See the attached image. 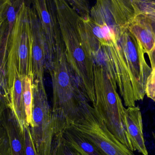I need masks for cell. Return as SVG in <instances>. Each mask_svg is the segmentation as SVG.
Masks as SVG:
<instances>
[{"label":"cell","instance_id":"15","mask_svg":"<svg viewBox=\"0 0 155 155\" xmlns=\"http://www.w3.org/2000/svg\"><path fill=\"white\" fill-rule=\"evenodd\" d=\"M23 77L16 72L10 90V106L15 114L21 128L23 126L27 124L23 96Z\"/></svg>","mask_w":155,"mask_h":155},{"label":"cell","instance_id":"2","mask_svg":"<svg viewBox=\"0 0 155 155\" xmlns=\"http://www.w3.org/2000/svg\"><path fill=\"white\" fill-rule=\"evenodd\" d=\"M48 71L52 82L53 115L59 125L68 126L87 101L68 64L62 36L57 41L53 66Z\"/></svg>","mask_w":155,"mask_h":155},{"label":"cell","instance_id":"8","mask_svg":"<svg viewBox=\"0 0 155 155\" xmlns=\"http://www.w3.org/2000/svg\"><path fill=\"white\" fill-rule=\"evenodd\" d=\"M32 7L39 19L45 43V69L50 70L53 66L57 42L61 35L54 1L35 0Z\"/></svg>","mask_w":155,"mask_h":155},{"label":"cell","instance_id":"12","mask_svg":"<svg viewBox=\"0 0 155 155\" xmlns=\"http://www.w3.org/2000/svg\"><path fill=\"white\" fill-rule=\"evenodd\" d=\"M125 126L132 151L148 155L143 133L142 113L139 106H136L126 108Z\"/></svg>","mask_w":155,"mask_h":155},{"label":"cell","instance_id":"26","mask_svg":"<svg viewBox=\"0 0 155 155\" xmlns=\"http://www.w3.org/2000/svg\"><path fill=\"white\" fill-rule=\"evenodd\" d=\"M74 152H75V154H76V155H84L82 153H80V152H77V151H74Z\"/></svg>","mask_w":155,"mask_h":155},{"label":"cell","instance_id":"25","mask_svg":"<svg viewBox=\"0 0 155 155\" xmlns=\"http://www.w3.org/2000/svg\"><path fill=\"white\" fill-rule=\"evenodd\" d=\"M4 21V15L3 17H1L0 18V26L2 25V24L3 22Z\"/></svg>","mask_w":155,"mask_h":155},{"label":"cell","instance_id":"1","mask_svg":"<svg viewBox=\"0 0 155 155\" xmlns=\"http://www.w3.org/2000/svg\"><path fill=\"white\" fill-rule=\"evenodd\" d=\"M68 64L87 102L95 103L94 66L81 17L64 0H54Z\"/></svg>","mask_w":155,"mask_h":155},{"label":"cell","instance_id":"16","mask_svg":"<svg viewBox=\"0 0 155 155\" xmlns=\"http://www.w3.org/2000/svg\"><path fill=\"white\" fill-rule=\"evenodd\" d=\"M33 80L29 76L23 78V96L24 105L26 115V123L29 126L32 125Z\"/></svg>","mask_w":155,"mask_h":155},{"label":"cell","instance_id":"13","mask_svg":"<svg viewBox=\"0 0 155 155\" xmlns=\"http://www.w3.org/2000/svg\"><path fill=\"white\" fill-rule=\"evenodd\" d=\"M2 126L8 137L11 155H26L22 129L10 106L5 113Z\"/></svg>","mask_w":155,"mask_h":155},{"label":"cell","instance_id":"22","mask_svg":"<svg viewBox=\"0 0 155 155\" xmlns=\"http://www.w3.org/2000/svg\"><path fill=\"white\" fill-rule=\"evenodd\" d=\"M0 155H11L8 137L2 126L0 127Z\"/></svg>","mask_w":155,"mask_h":155},{"label":"cell","instance_id":"5","mask_svg":"<svg viewBox=\"0 0 155 155\" xmlns=\"http://www.w3.org/2000/svg\"><path fill=\"white\" fill-rule=\"evenodd\" d=\"M32 138L38 155H52L57 135L61 133L49 105L44 82L32 85Z\"/></svg>","mask_w":155,"mask_h":155},{"label":"cell","instance_id":"3","mask_svg":"<svg viewBox=\"0 0 155 155\" xmlns=\"http://www.w3.org/2000/svg\"><path fill=\"white\" fill-rule=\"evenodd\" d=\"M94 76L96 99L93 107L110 132L131 150L125 126L126 108L117 93L116 83L104 67L95 64L94 66Z\"/></svg>","mask_w":155,"mask_h":155},{"label":"cell","instance_id":"9","mask_svg":"<svg viewBox=\"0 0 155 155\" xmlns=\"http://www.w3.org/2000/svg\"><path fill=\"white\" fill-rule=\"evenodd\" d=\"M22 2L11 1L4 15L3 22L0 26V90L10 103L7 70L8 44L16 14Z\"/></svg>","mask_w":155,"mask_h":155},{"label":"cell","instance_id":"23","mask_svg":"<svg viewBox=\"0 0 155 155\" xmlns=\"http://www.w3.org/2000/svg\"><path fill=\"white\" fill-rule=\"evenodd\" d=\"M9 106L10 103L0 90V127L2 126V122L5 113Z\"/></svg>","mask_w":155,"mask_h":155},{"label":"cell","instance_id":"4","mask_svg":"<svg viewBox=\"0 0 155 155\" xmlns=\"http://www.w3.org/2000/svg\"><path fill=\"white\" fill-rule=\"evenodd\" d=\"M30 4L22 1L10 35L7 57L9 91L16 72L29 76L33 82L31 56V32L29 16Z\"/></svg>","mask_w":155,"mask_h":155},{"label":"cell","instance_id":"6","mask_svg":"<svg viewBox=\"0 0 155 155\" xmlns=\"http://www.w3.org/2000/svg\"><path fill=\"white\" fill-rule=\"evenodd\" d=\"M68 126L72 127L105 155H135L110 132L97 111L88 102L78 117Z\"/></svg>","mask_w":155,"mask_h":155},{"label":"cell","instance_id":"18","mask_svg":"<svg viewBox=\"0 0 155 155\" xmlns=\"http://www.w3.org/2000/svg\"><path fill=\"white\" fill-rule=\"evenodd\" d=\"M52 155H76L75 152L64 141L62 132L57 135Z\"/></svg>","mask_w":155,"mask_h":155},{"label":"cell","instance_id":"27","mask_svg":"<svg viewBox=\"0 0 155 155\" xmlns=\"http://www.w3.org/2000/svg\"><path fill=\"white\" fill-rule=\"evenodd\" d=\"M153 134L154 137V138L155 139V134H154V133Z\"/></svg>","mask_w":155,"mask_h":155},{"label":"cell","instance_id":"21","mask_svg":"<svg viewBox=\"0 0 155 155\" xmlns=\"http://www.w3.org/2000/svg\"><path fill=\"white\" fill-rule=\"evenodd\" d=\"M146 95L155 102V68L147 77L146 84Z\"/></svg>","mask_w":155,"mask_h":155},{"label":"cell","instance_id":"24","mask_svg":"<svg viewBox=\"0 0 155 155\" xmlns=\"http://www.w3.org/2000/svg\"><path fill=\"white\" fill-rule=\"evenodd\" d=\"M10 2V0H0V18L3 16Z\"/></svg>","mask_w":155,"mask_h":155},{"label":"cell","instance_id":"7","mask_svg":"<svg viewBox=\"0 0 155 155\" xmlns=\"http://www.w3.org/2000/svg\"><path fill=\"white\" fill-rule=\"evenodd\" d=\"M136 13L134 0H99L90 10V16L97 23L115 32L127 26Z\"/></svg>","mask_w":155,"mask_h":155},{"label":"cell","instance_id":"14","mask_svg":"<svg viewBox=\"0 0 155 155\" xmlns=\"http://www.w3.org/2000/svg\"><path fill=\"white\" fill-rule=\"evenodd\" d=\"M62 134L64 141L74 151L84 155H105L71 126H65L63 130Z\"/></svg>","mask_w":155,"mask_h":155},{"label":"cell","instance_id":"10","mask_svg":"<svg viewBox=\"0 0 155 155\" xmlns=\"http://www.w3.org/2000/svg\"><path fill=\"white\" fill-rule=\"evenodd\" d=\"M128 29L141 43L145 53L148 56L151 68L155 69V17L136 12L129 21Z\"/></svg>","mask_w":155,"mask_h":155},{"label":"cell","instance_id":"19","mask_svg":"<svg viewBox=\"0 0 155 155\" xmlns=\"http://www.w3.org/2000/svg\"><path fill=\"white\" fill-rule=\"evenodd\" d=\"M136 12L153 16L155 18V1L134 0Z\"/></svg>","mask_w":155,"mask_h":155},{"label":"cell","instance_id":"17","mask_svg":"<svg viewBox=\"0 0 155 155\" xmlns=\"http://www.w3.org/2000/svg\"><path fill=\"white\" fill-rule=\"evenodd\" d=\"M66 1L82 19L86 20L90 17L91 9L89 8L88 1L84 0H69Z\"/></svg>","mask_w":155,"mask_h":155},{"label":"cell","instance_id":"20","mask_svg":"<svg viewBox=\"0 0 155 155\" xmlns=\"http://www.w3.org/2000/svg\"><path fill=\"white\" fill-rule=\"evenodd\" d=\"M25 146V154L26 155H38L30 131V126L25 124L22 127Z\"/></svg>","mask_w":155,"mask_h":155},{"label":"cell","instance_id":"11","mask_svg":"<svg viewBox=\"0 0 155 155\" xmlns=\"http://www.w3.org/2000/svg\"><path fill=\"white\" fill-rule=\"evenodd\" d=\"M29 16L31 32V56L33 81L44 82L45 70V43L37 14L30 5Z\"/></svg>","mask_w":155,"mask_h":155}]
</instances>
